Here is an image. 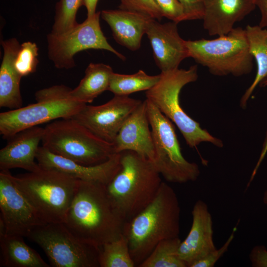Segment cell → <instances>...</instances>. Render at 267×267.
Returning <instances> with one entry per match:
<instances>
[{"mask_svg": "<svg viewBox=\"0 0 267 267\" xmlns=\"http://www.w3.org/2000/svg\"><path fill=\"white\" fill-rule=\"evenodd\" d=\"M126 223L112 204L106 185L79 180L63 223L74 235L99 249L121 236Z\"/></svg>", "mask_w": 267, "mask_h": 267, "instance_id": "1", "label": "cell"}, {"mask_svg": "<svg viewBox=\"0 0 267 267\" xmlns=\"http://www.w3.org/2000/svg\"><path fill=\"white\" fill-rule=\"evenodd\" d=\"M180 216L176 192L162 181L152 202L125 226L124 233L135 266L138 267L160 242L179 237Z\"/></svg>", "mask_w": 267, "mask_h": 267, "instance_id": "2", "label": "cell"}, {"mask_svg": "<svg viewBox=\"0 0 267 267\" xmlns=\"http://www.w3.org/2000/svg\"><path fill=\"white\" fill-rule=\"evenodd\" d=\"M120 153V168L106 185L113 206L128 222L154 199L162 182L152 161L131 150Z\"/></svg>", "mask_w": 267, "mask_h": 267, "instance_id": "3", "label": "cell"}, {"mask_svg": "<svg viewBox=\"0 0 267 267\" xmlns=\"http://www.w3.org/2000/svg\"><path fill=\"white\" fill-rule=\"evenodd\" d=\"M12 179L44 222H64L79 179L41 168L36 172L12 175Z\"/></svg>", "mask_w": 267, "mask_h": 267, "instance_id": "4", "label": "cell"}, {"mask_svg": "<svg viewBox=\"0 0 267 267\" xmlns=\"http://www.w3.org/2000/svg\"><path fill=\"white\" fill-rule=\"evenodd\" d=\"M160 75L156 84L146 91V99L175 124L190 147H195L202 142L222 147V141L202 129L198 122L187 115L179 103L182 88L198 79L197 66H191L186 70L178 68L161 72Z\"/></svg>", "mask_w": 267, "mask_h": 267, "instance_id": "5", "label": "cell"}, {"mask_svg": "<svg viewBox=\"0 0 267 267\" xmlns=\"http://www.w3.org/2000/svg\"><path fill=\"white\" fill-rule=\"evenodd\" d=\"M41 142L51 152L85 166L102 163L116 153L113 143L99 138L72 118L47 125Z\"/></svg>", "mask_w": 267, "mask_h": 267, "instance_id": "6", "label": "cell"}, {"mask_svg": "<svg viewBox=\"0 0 267 267\" xmlns=\"http://www.w3.org/2000/svg\"><path fill=\"white\" fill-rule=\"evenodd\" d=\"M71 90L63 85L43 89L35 93V103L0 113V134L8 139L25 129L72 118L86 104L74 99Z\"/></svg>", "mask_w": 267, "mask_h": 267, "instance_id": "7", "label": "cell"}, {"mask_svg": "<svg viewBox=\"0 0 267 267\" xmlns=\"http://www.w3.org/2000/svg\"><path fill=\"white\" fill-rule=\"evenodd\" d=\"M189 57L216 76H241L251 72L250 53L245 29L234 28L226 35L212 40L185 41Z\"/></svg>", "mask_w": 267, "mask_h": 267, "instance_id": "8", "label": "cell"}, {"mask_svg": "<svg viewBox=\"0 0 267 267\" xmlns=\"http://www.w3.org/2000/svg\"><path fill=\"white\" fill-rule=\"evenodd\" d=\"M146 100L154 147L152 163L155 167L170 182L183 183L196 180L200 174L199 166L183 156L171 121Z\"/></svg>", "mask_w": 267, "mask_h": 267, "instance_id": "9", "label": "cell"}, {"mask_svg": "<svg viewBox=\"0 0 267 267\" xmlns=\"http://www.w3.org/2000/svg\"><path fill=\"white\" fill-rule=\"evenodd\" d=\"M39 245L53 267H96L99 249L79 239L63 223H45L27 237Z\"/></svg>", "mask_w": 267, "mask_h": 267, "instance_id": "10", "label": "cell"}, {"mask_svg": "<svg viewBox=\"0 0 267 267\" xmlns=\"http://www.w3.org/2000/svg\"><path fill=\"white\" fill-rule=\"evenodd\" d=\"M100 12H97L64 33H50L47 35L48 57L56 68L69 69L74 67V55L90 49L106 50L122 60L125 59L107 41L100 27Z\"/></svg>", "mask_w": 267, "mask_h": 267, "instance_id": "11", "label": "cell"}, {"mask_svg": "<svg viewBox=\"0 0 267 267\" xmlns=\"http://www.w3.org/2000/svg\"><path fill=\"white\" fill-rule=\"evenodd\" d=\"M141 102L129 96L114 95L100 105L85 104L72 118L99 138L113 143L126 120Z\"/></svg>", "mask_w": 267, "mask_h": 267, "instance_id": "12", "label": "cell"}, {"mask_svg": "<svg viewBox=\"0 0 267 267\" xmlns=\"http://www.w3.org/2000/svg\"><path fill=\"white\" fill-rule=\"evenodd\" d=\"M0 210L5 234L27 237L45 223L14 184L9 171L0 172Z\"/></svg>", "mask_w": 267, "mask_h": 267, "instance_id": "13", "label": "cell"}, {"mask_svg": "<svg viewBox=\"0 0 267 267\" xmlns=\"http://www.w3.org/2000/svg\"><path fill=\"white\" fill-rule=\"evenodd\" d=\"M178 23H160L151 18L146 34L149 40L156 64L161 72L178 68L183 60L189 57L185 41L179 35Z\"/></svg>", "mask_w": 267, "mask_h": 267, "instance_id": "14", "label": "cell"}, {"mask_svg": "<svg viewBox=\"0 0 267 267\" xmlns=\"http://www.w3.org/2000/svg\"><path fill=\"white\" fill-rule=\"evenodd\" d=\"M192 224L186 237L181 241L178 255L187 267L216 249L214 241L213 221L207 203L198 200L192 211Z\"/></svg>", "mask_w": 267, "mask_h": 267, "instance_id": "15", "label": "cell"}, {"mask_svg": "<svg viewBox=\"0 0 267 267\" xmlns=\"http://www.w3.org/2000/svg\"><path fill=\"white\" fill-rule=\"evenodd\" d=\"M37 161L41 168L59 171L76 179L107 185L120 168V153L93 166H85L55 154L40 146Z\"/></svg>", "mask_w": 267, "mask_h": 267, "instance_id": "16", "label": "cell"}, {"mask_svg": "<svg viewBox=\"0 0 267 267\" xmlns=\"http://www.w3.org/2000/svg\"><path fill=\"white\" fill-rule=\"evenodd\" d=\"M149 126L145 99L129 116L120 128L113 143L115 153L131 150L152 162L155 152Z\"/></svg>", "mask_w": 267, "mask_h": 267, "instance_id": "17", "label": "cell"}, {"mask_svg": "<svg viewBox=\"0 0 267 267\" xmlns=\"http://www.w3.org/2000/svg\"><path fill=\"white\" fill-rule=\"evenodd\" d=\"M44 128L35 126L25 129L8 139L0 150V169L21 168L29 172L41 169L36 157L42 142Z\"/></svg>", "mask_w": 267, "mask_h": 267, "instance_id": "18", "label": "cell"}, {"mask_svg": "<svg viewBox=\"0 0 267 267\" xmlns=\"http://www.w3.org/2000/svg\"><path fill=\"white\" fill-rule=\"evenodd\" d=\"M204 28L210 36L226 35L254 10L255 0H203Z\"/></svg>", "mask_w": 267, "mask_h": 267, "instance_id": "19", "label": "cell"}, {"mask_svg": "<svg viewBox=\"0 0 267 267\" xmlns=\"http://www.w3.org/2000/svg\"><path fill=\"white\" fill-rule=\"evenodd\" d=\"M100 15L110 26L117 43L132 51L140 47L142 37L151 18L121 9L104 10L100 12Z\"/></svg>", "mask_w": 267, "mask_h": 267, "instance_id": "20", "label": "cell"}, {"mask_svg": "<svg viewBox=\"0 0 267 267\" xmlns=\"http://www.w3.org/2000/svg\"><path fill=\"white\" fill-rule=\"evenodd\" d=\"M3 56L0 68V107L16 109L22 107L20 90L22 77L14 67V60L20 45L12 38L1 41Z\"/></svg>", "mask_w": 267, "mask_h": 267, "instance_id": "21", "label": "cell"}, {"mask_svg": "<svg viewBox=\"0 0 267 267\" xmlns=\"http://www.w3.org/2000/svg\"><path fill=\"white\" fill-rule=\"evenodd\" d=\"M23 237L0 235V266L5 267H49L40 255L28 246Z\"/></svg>", "mask_w": 267, "mask_h": 267, "instance_id": "22", "label": "cell"}, {"mask_svg": "<svg viewBox=\"0 0 267 267\" xmlns=\"http://www.w3.org/2000/svg\"><path fill=\"white\" fill-rule=\"evenodd\" d=\"M113 73V70L109 65L90 63L79 85L71 89V96L83 104L91 103L98 96L108 90Z\"/></svg>", "mask_w": 267, "mask_h": 267, "instance_id": "23", "label": "cell"}, {"mask_svg": "<svg viewBox=\"0 0 267 267\" xmlns=\"http://www.w3.org/2000/svg\"><path fill=\"white\" fill-rule=\"evenodd\" d=\"M245 30L250 52L256 61L257 70L254 80L240 100V106L243 109L255 89L267 77V29L248 25Z\"/></svg>", "mask_w": 267, "mask_h": 267, "instance_id": "24", "label": "cell"}, {"mask_svg": "<svg viewBox=\"0 0 267 267\" xmlns=\"http://www.w3.org/2000/svg\"><path fill=\"white\" fill-rule=\"evenodd\" d=\"M160 78V74L150 76L142 70L129 75L113 72L108 90L115 95L128 96L135 92L150 89L156 84Z\"/></svg>", "mask_w": 267, "mask_h": 267, "instance_id": "25", "label": "cell"}, {"mask_svg": "<svg viewBox=\"0 0 267 267\" xmlns=\"http://www.w3.org/2000/svg\"><path fill=\"white\" fill-rule=\"evenodd\" d=\"M98 263L100 267H135L130 254L127 237L124 233L99 248Z\"/></svg>", "mask_w": 267, "mask_h": 267, "instance_id": "26", "label": "cell"}, {"mask_svg": "<svg viewBox=\"0 0 267 267\" xmlns=\"http://www.w3.org/2000/svg\"><path fill=\"white\" fill-rule=\"evenodd\" d=\"M179 237L160 242L138 267H187L178 256Z\"/></svg>", "mask_w": 267, "mask_h": 267, "instance_id": "27", "label": "cell"}, {"mask_svg": "<svg viewBox=\"0 0 267 267\" xmlns=\"http://www.w3.org/2000/svg\"><path fill=\"white\" fill-rule=\"evenodd\" d=\"M83 5V0H60L56 6L51 33L62 34L75 27L78 24L76 20L77 11Z\"/></svg>", "mask_w": 267, "mask_h": 267, "instance_id": "28", "label": "cell"}, {"mask_svg": "<svg viewBox=\"0 0 267 267\" xmlns=\"http://www.w3.org/2000/svg\"><path fill=\"white\" fill-rule=\"evenodd\" d=\"M38 50L33 42H26L20 45L14 60V67L22 77L36 71L39 62Z\"/></svg>", "mask_w": 267, "mask_h": 267, "instance_id": "29", "label": "cell"}, {"mask_svg": "<svg viewBox=\"0 0 267 267\" xmlns=\"http://www.w3.org/2000/svg\"><path fill=\"white\" fill-rule=\"evenodd\" d=\"M119 8L160 21L163 17L155 0H120Z\"/></svg>", "mask_w": 267, "mask_h": 267, "instance_id": "30", "label": "cell"}, {"mask_svg": "<svg viewBox=\"0 0 267 267\" xmlns=\"http://www.w3.org/2000/svg\"><path fill=\"white\" fill-rule=\"evenodd\" d=\"M163 17L178 23L185 21L183 7L178 0H155Z\"/></svg>", "mask_w": 267, "mask_h": 267, "instance_id": "31", "label": "cell"}, {"mask_svg": "<svg viewBox=\"0 0 267 267\" xmlns=\"http://www.w3.org/2000/svg\"><path fill=\"white\" fill-rule=\"evenodd\" d=\"M237 229V226L233 228L227 239L221 248L212 251L206 257L195 263L191 267H214L219 260L228 251V248L234 238L235 233Z\"/></svg>", "mask_w": 267, "mask_h": 267, "instance_id": "32", "label": "cell"}, {"mask_svg": "<svg viewBox=\"0 0 267 267\" xmlns=\"http://www.w3.org/2000/svg\"><path fill=\"white\" fill-rule=\"evenodd\" d=\"M181 4L185 20L202 19L204 14L203 0H178Z\"/></svg>", "mask_w": 267, "mask_h": 267, "instance_id": "33", "label": "cell"}, {"mask_svg": "<svg viewBox=\"0 0 267 267\" xmlns=\"http://www.w3.org/2000/svg\"><path fill=\"white\" fill-rule=\"evenodd\" d=\"M249 259L253 267H267V249L264 245H256L251 249Z\"/></svg>", "mask_w": 267, "mask_h": 267, "instance_id": "34", "label": "cell"}, {"mask_svg": "<svg viewBox=\"0 0 267 267\" xmlns=\"http://www.w3.org/2000/svg\"><path fill=\"white\" fill-rule=\"evenodd\" d=\"M255 3L259 8L261 14L259 25L261 28L267 29V0H255Z\"/></svg>", "mask_w": 267, "mask_h": 267, "instance_id": "35", "label": "cell"}, {"mask_svg": "<svg viewBox=\"0 0 267 267\" xmlns=\"http://www.w3.org/2000/svg\"><path fill=\"white\" fill-rule=\"evenodd\" d=\"M267 152V134H266V137H265V140H264V143H263V148H262V151L261 152V154H260V156L259 157V160L253 171V172L251 174V177H250V178L249 180V182H248V184L247 185V186H246V188L245 189L246 190L247 189V188L249 187L250 185V183H251V182L252 181V180H253L257 172V171L262 162V161L263 160L264 157H265L266 155V153Z\"/></svg>", "mask_w": 267, "mask_h": 267, "instance_id": "36", "label": "cell"}, {"mask_svg": "<svg viewBox=\"0 0 267 267\" xmlns=\"http://www.w3.org/2000/svg\"><path fill=\"white\" fill-rule=\"evenodd\" d=\"M98 0H83V4L87 10V17H92L96 12Z\"/></svg>", "mask_w": 267, "mask_h": 267, "instance_id": "37", "label": "cell"}, {"mask_svg": "<svg viewBox=\"0 0 267 267\" xmlns=\"http://www.w3.org/2000/svg\"><path fill=\"white\" fill-rule=\"evenodd\" d=\"M263 201L265 204L267 205V189L265 191L264 193Z\"/></svg>", "mask_w": 267, "mask_h": 267, "instance_id": "38", "label": "cell"}, {"mask_svg": "<svg viewBox=\"0 0 267 267\" xmlns=\"http://www.w3.org/2000/svg\"><path fill=\"white\" fill-rule=\"evenodd\" d=\"M260 86L262 87H267V77H266L260 83Z\"/></svg>", "mask_w": 267, "mask_h": 267, "instance_id": "39", "label": "cell"}]
</instances>
